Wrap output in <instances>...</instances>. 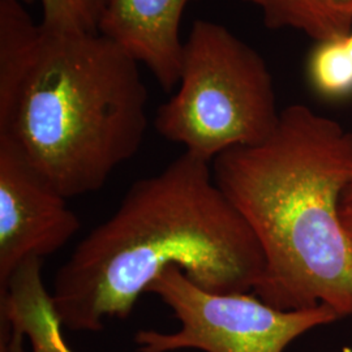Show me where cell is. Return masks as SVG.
Segmentation results:
<instances>
[{"instance_id":"obj_1","label":"cell","mask_w":352,"mask_h":352,"mask_svg":"<svg viewBox=\"0 0 352 352\" xmlns=\"http://www.w3.org/2000/svg\"><path fill=\"white\" fill-rule=\"evenodd\" d=\"M170 266L213 294L252 292L265 272L263 248L212 164L188 151L135 182L59 267L51 294L63 327L100 331L124 320Z\"/></svg>"},{"instance_id":"obj_2","label":"cell","mask_w":352,"mask_h":352,"mask_svg":"<svg viewBox=\"0 0 352 352\" xmlns=\"http://www.w3.org/2000/svg\"><path fill=\"white\" fill-rule=\"evenodd\" d=\"M212 171L264 252L252 292L283 311L327 305L352 316V244L340 213L352 186L351 131L292 104L267 139L219 154Z\"/></svg>"},{"instance_id":"obj_3","label":"cell","mask_w":352,"mask_h":352,"mask_svg":"<svg viewBox=\"0 0 352 352\" xmlns=\"http://www.w3.org/2000/svg\"><path fill=\"white\" fill-rule=\"evenodd\" d=\"M146 103L139 63L109 38L43 30L30 74L0 102V141L69 200L136 155Z\"/></svg>"},{"instance_id":"obj_4","label":"cell","mask_w":352,"mask_h":352,"mask_svg":"<svg viewBox=\"0 0 352 352\" xmlns=\"http://www.w3.org/2000/svg\"><path fill=\"white\" fill-rule=\"evenodd\" d=\"M279 118L264 58L226 26L195 21L177 90L157 111L158 133L212 164L225 151L265 141Z\"/></svg>"},{"instance_id":"obj_5","label":"cell","mask_w":352,"mask_h":352,"mask_svg":"<svg viewBox=\"0 0 352 352\" xmlns=\"http://www.w3.org/2000/svg\"><path fill=\"white\" fill-rule=\"evenodd\" d=\"M148 294L171 309L180 329L139 330L133 338L139 352H283L307 331L340 318L327 305L283 311L253 292L213 294L190 282L177 266L167 267Z\"/></svg>"},{"instance_id":"obj_6","label":"cell","mask_w":352,"mask_h":352,"mask_svg":"<svg viewBox=\"0 0 352 352\" xmlns=\"http://www.w3.org/2000/svg\"><path fill=\"white\" fill-rule=\"evenodd\" d=\"M12 146L0 141V287L30 257L54 254L81 221Z\"/></svg>"},{"instance_id":"obj_7","label":"cell","mask_w":352,"mask_h":352,"mask_svg":"<svg viewBox=\"0 0 352 352\" xmlns=\"http://www.w3.org/2000/svg\"><path fill=\"white\" fill-rule=\"evenodd\" d=\"M192 0H109L98 33L138 63L146 65L161 88L179 84L184 42L180 20Z\"/></svg>"},{"instance_id":"obj_8","label":"cell","mask_w":352,"mask_h":352,"mask_svg":"<svg viewBox=\"0 0 352 352\" xmlns=\"http://www.w3.org/2000/svg\"><path fill=\"white\" fill-rule=\"evenodd\" d=\"M42 260L30 257L0 287V352H75L63 338V322L54 296L42 280Z\"/></svg>"},{"instance_id":"obj_9","label":"cell","mask_w":352,"mask_h":352,"mask_svg":"<svg viewBox=\"0 0 352 352\" xmlns=\"http://www.w3.org/2000/svg\"><path fill=\"white\" fill-rule=\"evenodd\" d=\"M260 8L265 25L292 29L317 42L352 32V0H245Z\"/></svg>"},{"instance_id":"obj_10","label":"cell","mask_w":352,"mask_h":352,"mask_svg":"<svg viewBox=\"0 0 352 352\" xmlns=\"http://www.w3.org/2000/svg\"><path fill=\"white\" fill-rule=\"evenodd\" d=\"M43 39L20 0H0V102L11 98L30 74Z\"/></svg>"},{"instance_id":"obj_11","label":"cell","mask_w":352,"mask_h":352,"mask_svg":"<svg viewBox=\"0 0 352 352\" xmlns=\"http://www.w3.org/2000/svg\"><path fill=\"white\" fill-rule=\"evenodd\" d=\"M344 37L317 42L307 59L308 84L327 101H342L352 96V58Z\"/></svg>"},{"instance_id":"obj_12","label":"cell","mask_w":352,"mask_h":352,"mask_svg":"<svg viewBox=\"0 0 352 352\" xmlns=\"http://www.w3.org/2000/svg\"><path fill=\"white\" fill-rule=\"evenodd\" d=\"M43 30L50 33H98L109 0H39Z\"/></svg>"},{"instance_id":"obj_13","label":"cell","mask_w":352,"mask_h":352,"mask_svg":"<svg viewBox=\"0 0 352 352\" xmlns=\"http://www.w3.org/2000/svg\"><path fill=\"white\" fill-rule=\"evenodd\" d=\"M340 213L342 226L352 244V199H342Z\"/></svg>"},{"instance_id":"obj_14","label":"cell","mask_w":352,"mask_h":352,"mask_svg":"<svg viewBox=\"0 0 352 352\" xmlns=\"http://www.w3.org/2000/svg\"><path fill=\"white\" fill-rule=\"evenodd\" d=\"M344 41H346L347 49H349V52H350V55H351L352 58V32H350V33L344 37Z\"/></svg>"},{"instance_id":"obj_15","label":"cell","mask_w":352,"mask_h":352,"mask_svg":"<svg viewBox=\"0 0 352 352\" xmlns=\"http://www.w3.org/2000/svg\"><path fill=\"white\" fill-rule=\"evenodd\" d=\"M342 199H352V186L344 190L343 193V197Z\"/></svg>"}]
</instances>
